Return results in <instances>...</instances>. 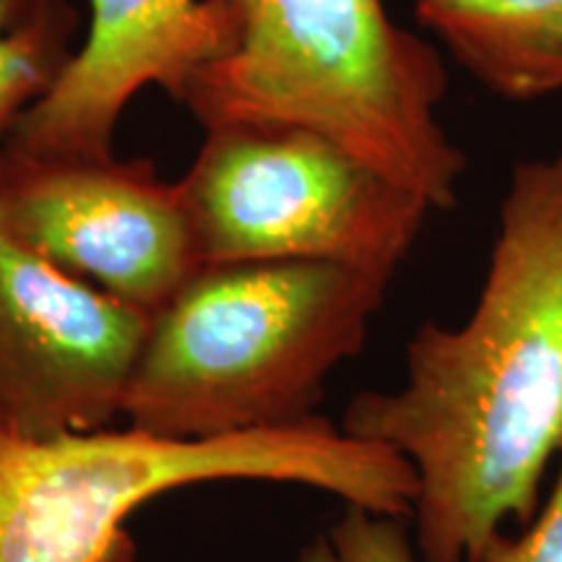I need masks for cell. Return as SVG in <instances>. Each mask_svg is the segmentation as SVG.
Returning a JSON list of instances; mask_svg holds the SVG:
<instances>
[{"instance_id":"obj_1","label":"cell","mask_w":562,"mask_h":562,"mask_svg":"<svg viewBox=\"0 0 562 562\" xmlns=\"http://www.w3.org/2000/svg\"><path fill=\"white\" fill-rule=\"evenodd\" d=\"M339 427L409 461L419 562H482L533 521L562 451V151L513 167L472 315L419 326L406 383L351 396Z\"/></svg>"},{"instance_id":"obj_2","label":"cell","mask_w":562,"mask_h":562,"mask_svg":"<svg viewBox=\"0 0 562 562\" xmlns=\"http://www.w3.org/2000/svg\"><path fill=\"white\" fill-rule=\"evenodd\" d=\"M389 281L334 263L201 266L149 315L121 417L165 440H216L315 417L360 355Z\"/></svg>"},{"instance_id":"obj_3","label":"cell","mask_w":562,"mask_h":562,"mask_svg":"<svg viewBox=\"0 0 562 562\" xmlns=\"http://www.w3.org/2000/svg\"><path fill=\"white\" fill-rule=\"evenodd\" d=\"M237 40L182 89L201 128L279 123L336 140L372 170L453 209L467 157L440 123L448 74L383 0H229Z\"/></svg>"},{"instance_id":"obj_4","label":"cell","mask_w":562,"mask_h":562,"mask_svg":"<svg viewBox=\"0 0 562 562\" xmlns=\"http://www.w3.org/2000/svg\"><path fill=\"white\" fill-rule=\"evenodd\" d=\"M281 482L412 518L404 456L315 417L216 440L123 430L21 438L0 432V562H133L125 524L167 492L203 482Z\"/></svg>"},{"instance_id":"obj_5","label":"cell","mask_w":562,"mask_h":562,"mask_svg":"<svg viewBox=\"0 0 562 562\" xmlns=\"http://www.w3.org/2000/svg\"><path fill=\"white\" fill-rule=\"evenodd\" d=\"M203 131L178 180L201 266L334 263L391 284L432 211L311 128L222 123Z\"/></svg>"},{"instance_id":"obj_6","label":"cell","mask_w":562,"mask_h":562,"mask_svg":"<svg viewBox=\"0 0 562 562\" xmlns=\"http://www.w3.org/2000/svg\"><path fill=\"white\" fill-rule=\"evenodd\" d=\"M0 222L37 256L133 311H159L195 269L178 182L151 159L55 157L0 140Z\"/></svg>"},{"instance_id":"obj_7","label":"cell","mask_w":562,"mask_h":562,"mask_svg":"<svg viewBox=\"0 0 562 562\" xmlns=\"http://www.w3.org/2000/svg\"><path fill=\"white\" fill-rule=\"evenodd\" d=\"M149 315L70 277L0 222V432L102 430L121 402Z\"/></svg>"},{"instance_id":"obj_8","label":"cell","mask_w":562,"mask_h":562,"mask_svg":"<svg viewBox=\"0 0 562 562\" xmlns=\"http://www.w3.org/2000/svg\"><path fill=\"white\" fill-rule=\"evenodd\" d=\"M237 40L229 0H89L87 37L9 144L55 157L112 154L117 123L144 89H182Z\"/></svg>"},{"instance_id":"obj_9","label":"cell","mask_w":562,"mask_h":562,"mask_svg":"<svg viewBox=\"0 0 562 562\" xmlns=\"http://www.w3.org/2000/svg\"><path fill=\"white\" fill-rule=\"evenodd\" d=\"M414 13L492 94L562 91V0H414Z\"/></svg>"},{"instance_id":"obj_10","label":"cell","mask_w":562,"mask_h":562,"mask_svg":"<svg viewBox=\"0 0 562 562\" xmlns=\"http://www.w3.org/2000/svg\"><path fill=\"white\" fill-rule=\"evenodd\" d=\"M79 30L70 0H0V140L60 79Z\"/></svg>"},{"instance_id":"obj_11","label":"cell","mask_w":562,"mask_h":562,"mask_svg":"<svg viewBox=\"0 0 562 562\" xmlns=\"http://www.w3.org/2000/svg\"><path fill=\"white\" fill-rule=\"evenodd\" d=\"M404 521L347 505L339 521L305 544L297 562H419Z\"/></svg>"},{"instance_id":"obj_12","label":"cell","mask_w":562,"mask_h":562,"mask_svg":"<svg viewBox=\"0 0 562 562\" xmlns=\"http://www.w3.org/2000/svg\"><path fill=\"white\" fill-rule=\"evenodd\" d=\"M482 562H562V467L544 508L521 537L497 539Z\"/></svg>"}]
</instances>
